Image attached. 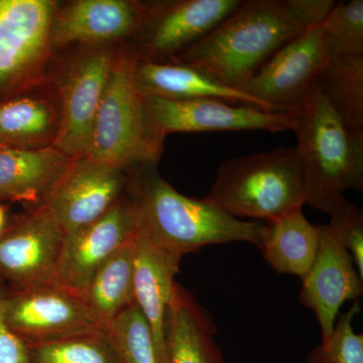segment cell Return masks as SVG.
Here are the masks:
<instances>
[{"label":"cell","instance_id":"6da1fadb","mask_svg":"<svg viewBox=\"0 0 363 363\" xmlns=\"http://www.w3.org/2000/svg\"><path fill=\"white\" fill-rule=\"evenodd\" d=\"M128 192L140 228L164 250L183 257L211 245L241 241L262 247L264 223L236 219L204 199L181 194L155 164L128 169Z\"/></svg>","mask_w":363,"mask_h":363},{"label":"cell","instance_id":"7a4b0ae2","mask_svg":"<svg viewBox=\"0 0 363 363\" xmlns=\"http://www.w3.org/2000/svg\"><path fill=\"white\" fill-rule=\"evenodd\" d=\"M305 30L285 0H247L171 62L194 67L240 89L279 48Z\"/></svg>","mask_w":363,"mask_h":363},{"label":"cell","instance_id":"3957f363","mask_svg":"<svg viewBox=\"0 0 363 363\" xmlns=\"http://www.w3.org/2000/svg\"><path fill=\"white\" fill-rule=\"evenodd\" d=\"M306 204L329 213L347 190H363V130L347 125L316 86L298 116Z\"/></svg>","mask_w":363,"mask_h":363},{"label":"cell","instance_id":"277c9868","mask_svg":"<svg viewBox=\"0 0 363 363\" xmlns=\"http://www.w3.org/2000/svg\"><path fill=\"white\" fill-rule=\"evenodd\" d=\"M307 179L298 147L222 162L203 199L236 219L267 221L307 201Z\"/></svg>","mask_w":363,"mask_h":363},{"label":"cell","instance_id":"5b68a950","mask_svg":"<svg viewBox=\"0 0 363 363\" xmlns=\"http://www.w3.org/2000/svg\"><path fill=\"white\" fill-rule=\"evenodd\" d=\"M135 61L130 48L117 49L87 156L125 171L138 164H157L164 152L147 130L145 96L135 80Z\"/></svg>","mask_w":363,"mask_h":363},{"label":"cell","instance_id":"8992f818","mask_svg":"<svg viewBox=\"0 0 363 363\" xmlns=\"http://www.w3.org/2000/svg\"><path fill=\"white\" fill-rule=\"evenodd\" d=\"M54 0H0V101L47 82Z\"/></svg>","mask_w":363,"mask_h":363},{"label":"cell","instance_id":"52a82bcc","mask_svg":"<svg viewBox=\"0 0 363 363\" xmlns=\"http://www.w3.org/2000/svg\"><path fill=\"white\" fill-rule=\"evenodd\" d=\"M117 50L114 45H81L55 80L61 128L55 147L71 159L89 154L93 128Z\"/></svg>","mask_w":363,"mask_h":363},{"label":"cell","instance_id":"ba28073f","mask_svg":"<svg viewBox=\"0 0 363 363\" xmlns=\"http://www.w3.org/2000/svg\"><path fill=\"white\" fill-rule=\"evenodd\" d=\"M321 26H310L267 60L240 90L281 113H300L330 62Z\"/></svg>","mask_w":363,"mask_h":363},{"label":"cell","instance_id":"9c48e42d","mask_svg":"<svg viewBox=\"0 0 363 363\" xmlns=\"http://www.w3.org/2000/svg\"><path fill=\"white\" fill-rule=\"evenodd\" d=\"M7 324L28 346L104 330L80 294L58 281L6 290Z\"/></svg>","mask_w":363,"mask_h":363},{"label":"cell","instance_id":"30bf717a","mask_svg":"<svg viewBox=\"0 0 363 363\" xmlns=\"http://www.w3.org/2000/svg\"><path fill=\"white\" fill-rule=\"evenodd\" d=\"M145 119L152 140L164 150L172 133L218 130H294L298 116L266 111L215 99L171 100L145 96Z\"/></svg>","mask_w":363,"mask_h":363},{"label":"cell","instance_id":"8fae6325","mask_svg":"<svg viewBox=\"0 0 363 363\" xmlns=\"http://www.w3.org/2000/svg\"><path fill=\"white\" fill-rule=\"evenodd\" d=\"M242 0L149 2L147 16L128 48L143 61L171 62L206 37Z\"/></svg>","mask_w":363,"mask_h":363},{"label":"cell","instance_id":"7c38bea8","mask_svg":"<svg viewBox=\"0 0 363 363\" xmlns=\"http://www.w3.org/2000/svg\"><path fill=\"white\" fill-rule=\"evenodd\" d=\"M66 234L42 204L9 221L0 234V283L6 290L56 281Z\"/></svg>","mask_w":363,"mask_h":363},{"label":"cell","instance_id":"4fadbf2b","mask_svg":"<svg viewBox=\"0 0 363 363\" xmlns=\"http://www.w3.org/2000/svg\"><path fill=\"white\" fill-rule=\"evenodd\" d=\"M128 171L89 157L72 160L43 204L49 208L66 236L97 220L128 190Z\"/></svg>","mask_w":363,"mask_h":363},{"label":"cell","instance_id":"5bb4252c","mask_svg":"<svg viewBox=\"0 0 363 363\" xmlns=\"http://www.w3.org/2000/svg\"><path fill=\"white\" fill-rule=\"evenodd\" d=\"M138 229V211L126 190L97 220L66 236L56 281L81 295L98 269L133 240Z\"/></svg>","mask_w":363,"mask_h":363},{"label":"cell","instance_id":"9a60e30c","mask_svg":"<svg viewBox=\"0 0 363 363\" xmlns=\"http://www.w3.org/2000/svg\"><path fill=\"white\" fill-rule=\"evenodd\" d=\"M149 2L135 0H73L57 4L50 40L52 52L68 45L130 42L140 32Z\"/></svg>","mask_w":363,"mask_h":363},{"label":"cell","instance_id":"2e32d148","mask_svg":"<svg viewBox=\"0 0 363 363\" xmlns=\"http://www.w3.org/2000/svg\"><path fill=\"white\" fill-rule=\"evenodd\" d=\"M317 229L319 248L311 269L302 279L298 298L314 313L324 341L330 337L344 303L363 295V279L350 253L328 227L320 224Z\"/></svg>","mask_w":363,"mask_h":363},{"label":"cell","instance_id":"e0dca14e","mask_svg":"<svg viewBox=\"0 0 363 363\" xmlns=\"http://www.w3.org/2000/svg\"><path fill=\"white\" fill-rule=\"evenodd\" d=\"M181 260L180 255L155 242L138 223L135 235V303L149 324L162 363L167 319Z\"/></svg>","mask_w":363,"mask_h":363},{"label":"cell","instance_id":"ac0fdd59","mask_svg":"<svg viewBox=\"0 0 363 363\" xmlns=\"http://www.w3.org/2000/svg\"><path fill=\"white\" fill-rule=\"evenodd\" d=\"M61 128V107L50 79L0 101V147L40 150L55 147Z\"/></svg>","mask_w":363,"mask_h":363},{"label":"cell","instance_id":"d6986e66","mask_svg":"<svg viewBox=\"0 0 363 363\" xmlns=\"http://www.w3.org/2000/svg\"><path fill=\"white\" fill-rule=\"evenodd\" d=\"M135 80L143 96L171 100H221L274 111L243 91L228 87L199 69L177 62H150L136 58Z\"/></svg>","mask_w":363,"mask_h":363},{"label":"cell","instance_id":"ffe728a7","mask_svg":"<svg viewBox=\"0 0 363 363\" xmlns=\"http://www.w3.org/2000/svg\"><path fill=\"white\" fill-rule=\"evenodd\" d=\"M211 315L177 283L167 319L164 363H227Z\"/></svg>","mask_w":363,"mask_h":363},{"label":"cell","instance_id":"44dd1931","mask_svg":"<svg viewBox=\"0 0 363 363\" xmlns=\"http://www.w3.org/2000/svg\"><path fill=\"white\" fill-rule=\"evenodd\" d=\"M72 160L55 147L40 150L0 147V200L40 206Z\"/></svg>","mask_w":363,"mask_h":363},{"label":"cell","instance_id":"7402d4cb","mask_svg":"<svg viewBox=\"0 0 363 363\" xmlns=\"http://www.w3.org/2000/svg\"><path fill=\"white\" fill-rule=\"evenodd\" d=\"M319 241L317 225L297 207L264 223L259 250L272 269L302 279L316 259Z\"/></svg>","mask_w":363,"mask_h":363},{"label":"cell","instance_id":"603a6c76","mask_svg":"<svg viewBox=\"0 0 363 363\" xmlns=\"http://www.w3.org/2000/svg\"><path fill=\"white\" fill-rule=\"evenodd\" d=\"M135 236L117 250L91 279L81 294L106 328L135 303Z\"/></svg>","mask_w":363,"mask_h":363},{"label":"cell","instance_id":"cb8c5ba5","mask_svg":"<svg viewBox=\"0 0 363 363\" xmlns=\"http://www.w3.org/2000/svg\"><path fill=\"white\" fill-rule=\"evenodd\" d=\"M317 86L344 123L363 130V56L331 59Z\"/></svg>","mask_w":363,"mask_h":363},{"label":"cell","instance_id":"d4e9b609","mask_svg":"<svg viewBox=\"0 0 363 363\" xmlns=\"http://www.w3.org/2000/svg\"><path fill=\"white\" fill-rule=\"evenodd\" d=\"M117 363H162L147 320L133 304L105 328Z\"/></svg>","mask_w":363,"mask_h":363},{"label":"cell","instance_id":"484cf974","mask_svg":"<svg viewBox=\"0 0 363 363\" xmlns=\"http://www.w3.org/2000/svg\"><path fill=\"white\" fill-rule=\"evenodd\" d=\"M30 363H117L105 329L28 346Z\"/></svg>","mask_w":363,"mask_h":363},{"label":"cell","instance_id":"4316f807","mask_svg":"<svg viewBox=\"0 0 363 363\" xmlns=\"http://www.w3.org/2000/svg\"><path fill=\"white\" fill-rule=\"evenodd\" d=\"M331 59L363 56V1L336 2L322 23Z\"/></svg>","mask_w":363,"mask_h":363},{"label":"cell","instance_id":"83f0119b","mask_svg":"<svg viewBox=\"0 0 363 363\" xmlns=\"http://www.w3.org/2000/svg\"><path fill=\"white\" fill-rule=\"evenodd\" d=\"M359 313L357 301L337 318L330 337L310 351L307 363H363V334L353 328L354 318Z\"/></svg>","mask_w":363,"mask_h":363},{"label":"cell","instance_id":"f1b7e54d","mask_svg":"<svg viewBox=\"0 0 363 363\" xmlns=\"http://www.w3.org/2000/svg\"><path fill=\"white\" fill-rule=\"evenodd\" d=\"M327 224L332 235L352 257L360 278L363 279V209L341 198L332 207Z\"/></svg>","mask_w":363,"mask_h":363},{"label":"cell","instance_id":"f546056e","mask_svg":"<svg viewBox=\"0 0 363 363\" xmlns=\"http://www.w3.org/2000/svg\"><path fill=\"white\" fill-rule=\"evenodd\" d=\"M6 288L0 283V363H30L28 346L9 326L4 296Z\"/></svg>","mask_w":363,"mask_h":363},{"label":"cell","instance_id":"4dcf8cb0","mask_svg":"<svg viewBox=\"0 0 363 363\" xmlns=\"http://www.w3.org/2000/svg\"><path fill=\"white\" fill-rule=\"evenodd\" d=\"M289 11L305 28L321 26L335 6L334 0H285Z\"/></svg>","mask_w":363,"mask_h":363},{"label":"cell","instance_id":"1f68e13d","mask_svg":"<svg viewBox=\"0 0 363 363\" xmlns=\"http://www.w3.org/2000/svg\"><path fill=\"white\" fill-rule=\"evenodd\" d=\"M7 223H9V219H7L6 209L0 205V234L4 230Z\"/></svg>","mask_w":363,"mask_h":363}]
</instances>
